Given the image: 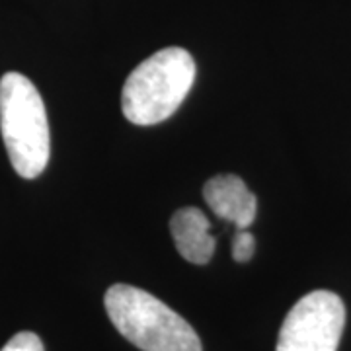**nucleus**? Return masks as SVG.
Returning <instances> with one entry per match:
<instances>
[{"label": "nucleus", "mask_w": 351, "mask_h": 351, "mask_svg": "<svg viewBox=\"0 0 351 351\" xmlns=\"http://www.w3.org/2000/svg\"><path fill=\"white\" fill-rule=\"evenodd\" d=\"M106 313L115 330L143 351H203L188 322L154 295L117 283L106 291Z\"/></svg>", "instance_id": "1"}, {"label": "nucleus", "mask_w": 351, "mask_h": 351, "mask_svg": "<svg viewBox=\"0 0 351 351\" xmlns=\"http://www.w3.org/2000/svg\"><path fill=\"white\" fill-rule=\"evenodd\" d=\"M205 203L219 219L234 223L239 230L248 228L258 213V199L244 180L234 174H219L203 188Z\"/></svg>", "instance_id": "5"}, {"label": "nucleus", "mask_w": 351, "mask_h": 351, "mask_svg": "<svg viewBox=\"0 0 351 351\" xmlns=\"http://www.w3.org/2000/svg\"><path fill=\"white\" fill-rule=\"evenodd\" d=\"M0 351H45V348H43V341L39 339L38 334L20 332L12 339H8V343Z\"/></svg>", "instance_id": "8"}, {"label": "nucleus", "mask_w": 351, "mask_h": 351, "mask_svg": "<svg viewBox=\"0 0 351 351\" xmlns=\"http://www.w3.org/2000/svg\"><path fill=\"white\" fill-rule=\"evenodd\" d=\"M170 232L176 250L189 263L205 265L215 254V239L211 234V223L197 207L178 209L170 219Z\"/></svg>", "instance_id": "6"}, {"label": "nucleus", "mask_w": 351, "mask_h": 351, "mask_svg": "<svg viewBox=\"0 0 351 351\" xmlns=\"http://www.w3.org/2000/svg\"><path fill=\"white\" fill-rule=\"evenodd\" d=\"M0 131L16 174L38 178L49 162V121L38 88L20 73L0 78Z\"/></svg>", "instance_id": "3"}, {"label": "nucleus", "mask_w": 351, "mask_h": 351, "mask_svg": "<svg viewBox=\"0 0 351 351\" xmlns=\"http://www.w3.org/2000/svg\"><path fill=\"white\" fill-rule=\"evenodd\" d=\"M346 306L332 291H313L283 320L276 351H338Z\"/></svg>", "instance_id": "4"}, {"label": "nucleus", "mask_w": 351, "mask_h": 351, "mask_svg": "<svg viewBox=\"0 0 351 351\" xmlns=\"http://www.w3.org/2000/svg\"><path fill=\"white\" fill-rule=\"evenodd\" d=\"M195 80V61L182 47H166L145 59L127 76L121 110L135 125L166 121L186 100Z\"/></svg>", "instance_id": "2"}, {"label": "nucleus", "mask_w": 351, "mask_h": 351, "mask_svg": "<svg viewBox=\"0 0 351 351\" xmlns=\"http://www.w3.org/2000/svg\"><path fill=\"white\" fill-rule=\"evenodd\" d=\"M256 252V239L254 234L248 232V228H242L234 234V242H232V256L239 263L250 262L252 256Z\"/></svg>", "instance_id": "7"}]
</instances>
